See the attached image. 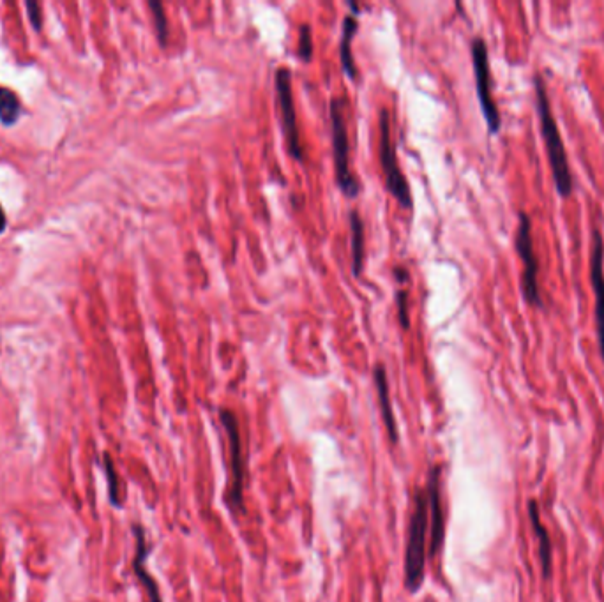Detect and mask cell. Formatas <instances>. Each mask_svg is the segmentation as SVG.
<instances>
[{
    "label": "cell",
    "instance_id": "cell-22",
    "mask_svg": "<svg viewBox=\"0 0 604 602\" xmlns=\"http://www.w3.org/2000/svg\"><path fill=\"white\" fill-rule=\"evenodd\" d=\"M6 225H8V218H6V212H4L2 205H0V234L6 230Z\"/></svg>",
    "mask_w": 604,
    "mask_h": 602
},
{
    "label": "cell",
    "instance_id": "cell-7",
    "mask_svg": "<svg viewBox=\"0 0 604 602\" xmlns=\"http://www.w3.org/2000/svg\"><path fill=\"white\" fill-rule=\"evenodd\" d=\"M472 66L476 75L477 98L483 110L484 121L491 135H497L502 128V115L491 92L490 57H488V46L483 38L472 41Z\"/></svg>",
    "mask_w": 604,
    "mask_h": 602
},
{
    "label": "cell",
    "instance_id": "cell-19",
    "mask_svg": "<svg viewBox=\"0 0 604 602\" xmlns=\"http://www.w3.org/2000/svg\"><path fill=\"white\" fill-rule=\"evenodd\" d=\"M313 52H315V46H313L310 25H301V31H299V57H301V61L310 62Z\"/></svg>",
    "mask_w": 604,
    "mask_h": 602
},
{
    "label": "cell",
    "instance_id": "cell-10",
    "mask_svg": "<svg viewBox=\"0 0 604 602\" xmlns=\"http://www.w3.org/2000/svg\"><path fill=\"white\" fill-rule=\"evenodd\" d=\"M590 283L596 295V331L599 350L604 362V241L599 230L592 232L590 253Z\"/></svg>",
    "mask_w": 604,
    "mask_h": 602
},
{
    "label": "cell",
    "instance_id": "cell-8",
    "mask_svg": "<svg viewBox=\"0 0 604 602\" xmlns=\"http://www.w3.org/2000/svg\"><path fill=\"white\" fill-rule=\"evenodd\" d=\"M276 96L280 103L281 122L287 136L288 152L297 161L304 159L302 151L301 133L297 128V115H295L294 89H292V71L288 68H280L276 71Z\"/></svg>",
    "mask_w": 604,
    "mask_h": 602
},
{
    "label": "cell",
    "instance_id": "cell-3",
    "mask_svg": "<svg viewBox=\"0 0 604 602\" xmlns=\"http://www.w3.org/2000/svg\"><path fill=\"white\" fill-rule=\"evenodd\" d=\"M219 421L225 428L228 438V449H230V467H232V477H230V488H228V507L232 514H242L244 509V481H246V468L248 461L244 456L242 449L241 429H239V421L237 415L228 410L221 408L219 410Z\"/></svg>",
    "mask_w": 604,
    "mask_h": 602
},
{
    "label": "cell",
    "instance_id": "cell-12",
    "mask_svg": "<svg viewBox=\"0 0 604 602\" xmlns=\"http://www.w3.org/2000/svg\"><path fill=\"white\" fill-rule=\"evenodd\" d=\"M373 382L377 389L378 405L384 419V426L387 429V437L393 445H398L400 442V431L394 417L393 403H391V394H389V382H387V371L382 364H377L373 369Z\"/></svg>",
    "mask_w": 604,
    "mask_h": 602
},
{
    "label": "cell",
    "instance_id": "cell-4",
    "mask_svg": "<svg viewBox=\"0 0 604 602\" xmlns=\"http://www.w3.org/2000/svg\"><path fill=\"white\" fill-rule=\"evenodd\" d=\"M329 110H331V126H333L336 181L343 195L355 198L361 191V182L350 170V142H348L347 121H345V105L340 98H334Z\"/></svg>",
    "mask_w": 604,
    "mask_h": 602
},
{
    "label": "cell",
    "instance_id": "cell-21",
    "mask_svg": "<svg viewBox=\"0 0 604 602\" xmlns=\"http://www.w3.org/2000/svg\"><path fill=\"white\" fill-rule=\"evenodd\" d=\"M25 8H27V15H29V20H31L32 27L36 29V31H41L43 29V11H41V6H39L36 0H29L27 4H25Z\"/></svg>",
    "mask_w": 604,
    "mask_h": 602
},
{
    "label": "cell",
    "instance_id": "cell-16",
    "mask_svg": "<svg viewBox=\"0 0 604 602\" xmlns=\"http://www.w3.org/2000/svg\"><path fill=\"white\" fill-rule=\"evenodd\" d=\"M350 232H352V272L355 278L363 274L364 267V223L359 211L350 212Z\"/></svg>",
    "mask_w": 604,
    "mask_h": 602
},
{
    "label": "cell",
    "instance_id": "cell-6",
    "mask_svg": "<svg viewBox=\"0 0 604 602\" xmlns=\"http://www.w3.org/2000/svg\"><path fill=\"white\" fill-rule=\"evenodd\" d=\"M380 165L386 175V189L400 202L403 209H412V193L405 175L401 172L391 138V115L387 110L380 112V143H378Z\"/></svg>",
    "mask_w": 604,
    "mask_h": 602
},
{
    "label": "cell",
    "instance_id": "cell-20",
    "mask_svg": "<svg viewBox=\"0 0 604 602\" xmlns=\"http://www.w3.org/2000/svg\"><path fill=\"white\" fill-rule=\"evenodd\" d=\"M396 304H398V315H400V324L405 331L410 327V317H408V294L407 290H398L396 294Z\"/></svg>",
    "mask_w": 604,
    "mask_h": 602
},
{
    "label": "cell",
    "instance_id": "cell-5",
    "mask_svg": "<svg viewBox=\"0 0 604 602\" xmlns=\"http://www.w3.org/2000/svg\"><path fill=\"white\" fill-rule=\"evenodd\" d=\"M514 246L523 262L521 294L530 306L544 308L541 290H539V260H537L534 239H532V219L527 212L518 214V230H516Z\"/></svg>",
    "mask_w": 604,
    "mask_h": 602
},
{
    "label": "cell",
    "instance_id": "cell-11",
    "mask_svg": "<svg viewBox=\"0 0 604 602\" xmlns=\"http://www.w3.org/2000/svg\"><path fill=\"white\" fill-rule=\"evenodd\" d=\"M131 532H133V537H135V557H133V562H131L133 574H135L138 583L144 587L149 602H163L158 581L152 578L151 572H149L147 565H145L152 551V544L149 542V537H147V530H145L144 525L133 523L131 525Z\"/></svg>",
    "mask_w": 604,
    "mask_h": 602
},
{
    "label": "cell",
    "instance_id": "cell-9",
    "mask_svg": "<svg viewBox=\"0 0 604 602\" xmlns=\"http://www.w3.org/2000/svg\"><path fill=\"white\" fill-rule=\"evenodd\" d=\"M424 493L428 500V525H430L428 558H435L444 548V541H446V516L442 505V465H433L430 468Z\"/></svg>",
    "mask_w": 604,
    "mask_h": 602
},
{
    "label": "cell",
    "instance_id": "cell-2",
    "mask_svg": "<svg viewBox=\"0 0 604 602\" xmlns=\"http://www.w3.org/2000/svg\"><path fill=\"white\" fill-rule=\"evenodd\" d=\"M426 534H428V500L423 490L414 491V511L408 525L407 550H405V587L417 594L426 578Z\"/></svg>",
    "mask_w": 604,
    "mask_h": 602
},
{
    "label": "cell",
    "instance_id": "cell-18",
    "mask_svg": "<svg viewBox=\"0 0 604 602\" xmlns=\"http://www.w3.org/2000/svg\"><path fill=\"white\" fill-rule=\"evenodd\" d=\"M149 8L152 11V18H154V25H156V34H158L159 45L167 46L168 41V20L165 15V8L163 4L158 0H151L149 2Z\"/></svg>",
    "mask_w": 604,
    "mask_h": 602
},
{
    "label": "cell",
    "instance_id": "cell-15",
    "mask_svg": "<svg viewBox=\"0 0 604 602\" xmlns=\"http://www.w3.org/2000/svg\"><path fill=\"white\" fill-rule=\"evenodd\" d=\"M101 468L105 472L106 488H108V500L115 509L124 507V488H122V479L117 468H115L114 458L110 456V452H103V460H101Z\"/></svg>",
    "mask_w": 604,
    "mask_h": 602
},
{
    "label": "cell",
    "instance_id": "cell-13",
    "mask_svg": "<svg viewBox=\"0 0 604 602\" xmlns=\"http://www.w3.org/2000/svg\"><path fill=\"white\" fill-rule=\"evenodd\" d=\"M529 520L532 530L536 534L537 551H539V560H541V567H543V576L548 578L550 571H552V542H550L548 530L541 523L539 504L536 500H530L529 502Z\"/></svg>",
    "mask_w": 604,
    "mask_h": 602
},
{
    "label": "cell",
    "instance_id": "cell-1",
    "mask_svg": "<svg viewBox=\"0 0 604 602\" xmlns=\"http://www.w3.org/2000/svg\"><path fill=\"white\" fill-rule=\"evenodd\" d=\"M534 85H536V108L539 113V122H541V133H543L544 145L548 151V161L552 166L555 188L562 198H569L574 191L573 174H571V166L567 159L566 145L560 135L559 124L553 115L546 82L539 73L534 75Z\"/></svg>",
    "mask_w": 604,
    "mask_h": 602
},
{
    "label": "cell",
    "instance_id": "cell-14",
    "mask_svg": "<svg viewBox=\"0 0 604 602\" xmlns=\"http://www.w3.org/2000/svg\"><path fill=\"white\" fill-rule=\"evenodd\" d=\"M357 13L348 15L343 20V32H341V43H340V57H341V68L347 73L350 80L357 78V64L354 61V53H352V39L357 34L359 29V22H357Z\"/></svg>",
    "mask_w": 604,
    "mask_h": 602
},
{
    "label": "cell",
    "instance_id": "cell-17",
    "mask_svg": "<svg viewBox=\"0 0 604 602\" xmlns=\"http://www.w3.org/2000/svg\"><path fill=\"white\" fill-rule=\"evenodd\" d=\"M22 113V103L15 92L0 87V122L4 126H13Z\"/></svg>",
    "mask_w": 604,
    "mask_h": 602
}]
</instances>
